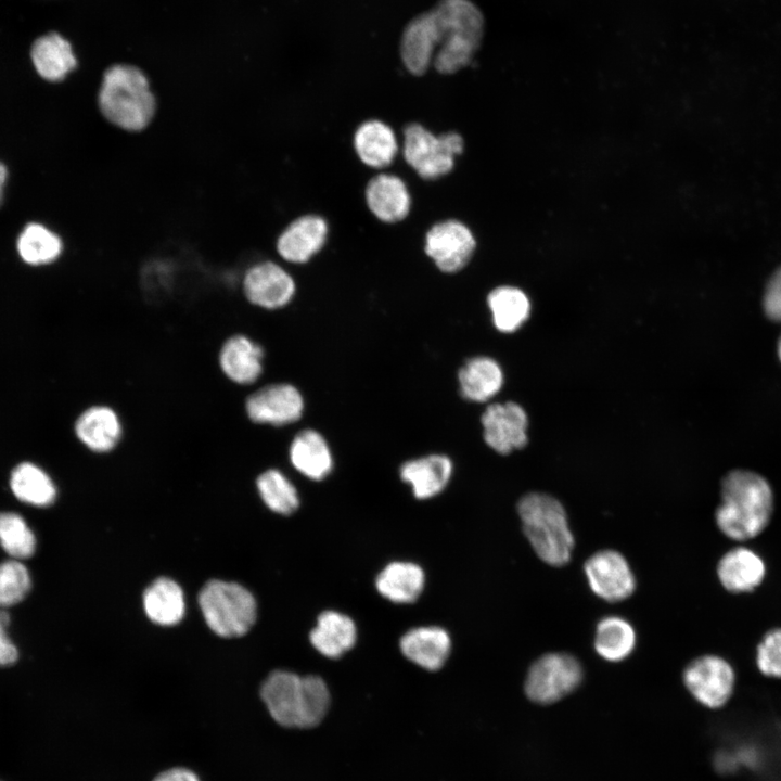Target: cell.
<instances>
[{
  "label": "cell",
  "instance_id": "obj_1",
  "mask_svg": "<svg viewBox=\"0 0 781 781\" xmlns=\"http://www.w3.org/2000/svg\"><path fill=\"white\" fill-rule=\"evenodd\" d=\"M485 20L471 0H439L434 8L414 16L400 39V56L414 76L431 64L444 75L468 66L481 47Z\"/></svg>",
  "mask_w": 781,
  "mask_h": 781
},
{
  "label": "cell",
  "instance_id": "obj_2",
  "mask_svg": "<svg viewBox=\"0 0 781 781\" xmlns=\"http://www.w3.org/2000/svg\"><path fill=\"white\" fill-rule=\"evenodd\" d=\"M772 513L773 492L765 477L734 470L722 478L721 503L715 521L727 538L744 542L758 537L769 525Z\"/></svg>",
  "mask_w": 781,
  "mask_h": 781
},
{
  "label": "cell",
  "instance_id": "obj_3",
  "mask_svg": "<svg viewBox=\"0 0 781 781\" xmlns=\"http://www.w3.org/2000/svg\"><path fill=\"white\" fill-rule=\"evenodd\" d=\"M260 697L271 717L287 728L317 726L330 705L328 687L320 677H300L285 670H274L267 677Z\"/></svg>",
  "mask_w": 781,
  "mask_h": 781
},
{
  "label": "cell",
  "instance_id": "obj_4",
  "mask_svg": "<svg viewBox=\"0 0 781 781\" xmlns=\"http://www.w3.org/2000/svg\"><path fill=\"white\" fill-rule=\"evenodd\" d=\"M98 104L106 120L127 131L146 128L156 111L146 76L128 64H115L105 71Z\"/></svg>",
  "mask_w": 781,
  "mask_h": 781
},
{
  "label": "cell",
  "instance_id": "obj_5",
  "mask_svg": "<svg viewBox=\"0 0 781 781\" xmlns=\"http://www.w3.org/2000/svg\"><path fill=\"white\" fill-rule=\"evenodd\" d=\"M517 512L523 532L539 559L552 566L567 564L574 548V536L561 502L542 492L521 498Z\"/></svg>",
  "mask_w": 781,
  "mask_h": 781
},
{
  "label": "cell",
  "instance_id": "obj_6",
  "mask_svg": "<svg viewBox=\"0 0 781 781\" xmlns=\"http://www.w3.org/2000/svg\"><path fill=\"white\" fill-rule=\"evenodd\" d=\"M199 603L208 627L223 638L245 635L257 617L253 594L235 582L208 581L200 592Z\"/></svg>",
  "mask_w": 781,
  "mask_h": 781
},
{
  "label": "cell",
  "instance_id": "obj_7",
  "mask_svg": "<svg viewBox=\"0 0 781 781\" xmlns=\"http://www.w3.org/2000/svg\"><path fill=\"white\" fill-rule=\"evenodd\" d=\"M462 151L463 139L457 132L434 136L419 124H410L404 130V157L423 179L448 174L454 156Z\"/></svg>",
  "mask_w": 781,
  "mask_h": 781
},
{
  "label": "cell",
  "instance_id": "obj_8",
  "mask_svg": "<svg viewBox=\"0 0 781 781\" xmlns=\"http://www.w3.org/2000/svg\"><path fill=\"white\" fill-rule=\"evenodd\" d=\"M582 680V668L568 653H547L529 667L524 682L526 696L537 704H552L572 693Z\"/></svg>",
  "mask_w": 781,
  "mask_h": 781
},
{
  "label": "cell",
  "instance_id": "obj_9",
  "mask_svg": "<svg viewBox=\"0 0 781 781\" xmlns=\"http://www.w3.org/2000/svg\"><path fill=\"white\" fill-rule=\"evenodd\" d=\"M683 682L689 693L701 705L718 709L733 695L737 676L732 665L724 657L705 654L692 660L683 670Z\"/></svg>",
  "mask_w": 781,
  "mask_h": 781
},
{
  "label": "cell",
  "instance_id": "obj_10",
  "mask_svg": "<svg viewBox=\"0 0 781 781\" xmlns=\"http://www.w3.org/2000/svg\"><path fill=\"white\" fill-rule=\"evenodd\" d=\"M300 392L289 383L263 386L244 402L245 414L255 424L284 426L298 421L304 412Z\"/></svg>",
  "mask_w": 781,
  "mask_h": 781
},
{
  "label": "cell",
  "instance_id": "obj_11",
  "mask_svg": "<svg viewBox=\"0 0 781 781\" xmlns=\"http://www.w3.org/2000/svg\"><path fill=\"white\" fill-rule=\"evenodd\" d=\"M584 571L591 590L605 601L618 602L635 591L633 573L624 555L615 550L593 553L585 562Z\"/></svg>",
  "mask_w": 781,
  "mask_h": 781
},
{
  "label": "cell",
  "instance_id": "obj_12",
  "mask_svg": "<svg viewBox=\"0 0 781 781\" xmlns=\"http://www.w3.org/2000/svg\"><path fill=\"white\" fill-rule=\"evenodd\" d=\"M476 242L470 229L458 220L434 225L426 234V254L439 270L453 273L470 261Z\"/></svg>",
  "mask_w": 781,
  "mask_h": 781
},
{
  "label": "cell",
  "instance_id": "obj_13",
  "mask_svg": "<svg viewBox=\"0 0 781 781\" xmlns=\"http://www.w3.org/2000/svg\"><path fill=\"white\" fill-rule=\"evenodd\" d=\"M485 443L500 454L527 444V414L513 401L489 405L481 418Z\"/></svg>",
  "mask_w": 781,
  "mask_h": 781
},
{
  "label": "cell",
  "instance_id": "obj_14",
  "mask_svg": "<svg viewBox=\"0 0 781 781\" xmlns=\"http://www.w3.org/2000/svg\"><path fill=\"white\" fill-rule=\"evenodd\" d=\"M246 299L263 309L274 310L286 306L295 294L293 278L279 265L264 261L252 266L243 278Z\"/></svg>",
  "mask_w": 781,
  "mask_h": 781
},
{
  "label": "cell",
  "instance_id": "obj_15",
  "mask_svg": "<svg viewBox=\"0 0 781 781\" xmlns=\"http://www.w3.org/2000/svg\"><path fill=\"white\" fill-rule=\"evenodd\" d=\"M265 351L260 344L239 333L225 340L218 351L222 374L238 385H252L263 374Z\"/></svg>",
  "mask_w": 781,
  "mask_h": 781
},
{
  "label": "cell",
  "instance_id": "obj_16",
  "mask_svg": "<svg viewBox=\"0 0 781 781\" xmlns=\"http://www.w3.org/2000/svg\"><path fill=\"white\" fill-rule=\"evenodd\" d=\"M77 439L94 453L113 451L120 443L124 428L117 411L107 405L85 409L74 423Z\"/></svg>",
  "mask_w": 781,
  "mask_h": 781
},
{
  "label": "cell",
  "instance_id": "obj_17",
  "mask_svg": "<svg viewBox=\"0 0 781 781\" xmlns=\"http://www.w3.org/2000/svg\"><path fill=\"white\" fill-rule=\"evenodd\" d=\"M716 574L727 591L735 594L748 593L763 584L767 566L755 550L737 546L719 559Z\"/></svg>",
  "mask_w": 781,
  "mask_h": 781
},
{
  "label": "cell",
  "instance_id": "obj_18",
  "mask_svg": "<svg viewBox=\"0 0 781 781\" xmlns=\"http://www.w3.org/2000/svg\"><path fill=\"white\" fill-rule=\"evenodd\" d=\"M328 226L316 215L302 216L291 222L277 242L279 255L295 264L308 261L325 242Z\"/></svg>",
  "mask_w": 781,
  "mask_h": 781
},
{
  "label": "cell",
  "instance_id": "obj_19",
  "mask_svg": "<svg viewBox=\"0 0 781 781\" xmlns=\"http://www.w3.org/2000/svg\"><path fill=\"white\" fill-rule=\"evenodd\" d=\"M293 468L304 476L321 481L333 468V458L324 437L312 428L298 432L289 448Z\"/></svg>",
  "mask_w": 781,
  "mask_h": 781
},
{
  "label": "cell",
  "instance_id": "obj_20",
  "mask_svg": "<svg viewBox=\"0 0 781 781\" xmlns=\"http://www.w3.org/2000/svg\"><path fill=\"white\" fill-rule=\"evenodd\" d=\"M452 470L450 458L430 454L405 462L400 468V477L411 485L415 498L428 499L443 491L450 481Z\"/></svg>",
  "mask_w": 781,
  "mask_h": 781
},
{
  "label": "cell",
  "instance_id": "obj_21",
  "mask_svg": "<svg viewBox=\"0 0 781 781\" xmlns=\"http://www.w3.org/2000/svg\"><path fill=\"white\" fill-rule=\"evenodd\" d=\"M370 210L382 221L402 220L410 209V195L404 181L394 175L372 178L366 189Z\"/></svg>",
  "mask_w": 781,
  "mask_h": 781
},
{
  "label": "cell",
  "instance_id": "obj_22",
  "mask_svg": "<svg viewBox=\"0 0 781 781\" xmlns=\"http://www.w3.org/2000/svg\"><path fill=\"white\" fill-rule=\"evenodd\" d=\"M402 654L427 670H437L446 662L451 649L448 633L439 627H420L408 631L400 640Z\"/></svg>",
  "mask_w": 781,
  "mask_h": 781
},
{
  "label": "cell",
  "instance_id": "obj_23",
  "mask_svg": "<svg viewBox=\"0 0 781 781\" xmlns=\"http://www.w3.org/2000/svg\"><path fill=\"white\" fill-rule=\"evenodd\" d=\"M461 395L470 401L485 402L503 385V372L496 360L486 356L469 359L458 373Z\"/></svg>",
  "mask_w": 781,
  "mask_h": 781
},
{
  "label": "cell",
  "instance_id": "obj_24",
  "mask_svg": "<svg viewBox=\"0 0 781 781\" xmlns=\"http://www.w3.org/2000/svg\"><path fill=\"white\" fill-rule=\"evenodd\" d=\"M30 56L37 73L53 82L63 80L77 65L71 43L56 33L39 37Z\"/></svg>",
  "mask_w": 781,
  "mask_h": 781
},
{
  "label": "cell",
  "instance_id": "obj_25",
  "mask_svg": "<svg viewBox=\"0 0 781 781\" xmlns=\"http://www.w3.org/2000/svg\"><path fill=\"white\" fill-rule=\"evenodd\" d=\"M357 630L346 615L327 611L319 615L317 626L310 632V642L317 651L330 658H337L351 649Z\"/></svg>",
  "mask_w": 781,
  "mask_h": 781
},
{
  "label": "cell",
  "instance_id": "obj_26",
  "mask_svg": "<svg viewBox=\"0 0 781 781\" xmlns=\"http://www.w3.org/2000/svg\"><path fill=\"white\" fill-rule=\"evenodd\" d=\"M355 150L368 166L382 168L395 158L398 145L393 130L380 120H368L356 131Z\"/></svg>",
  "mask_w": 781,
  "mask_h": 781
},
{
  "label": "cell",
  "instance_id": "obj_27",
  "mask_svg": "<svg viewBox=\"0 0 781 781\" xmlns=\"http://www.w3.org/2000/svg\"><path fill=\"white\" fill-rule=\"evenodd\" d=\"M10 488L20 501L35 507L51 505L56 498V487L51 476L29 461L21 462L12 470Z\"/></svg>",
  "mask_w": 781,
  "mask_h": 781
},
{
  "label": "cell",
  "instance_id": "obj_28",
  "mask_svg": "<svg viewBox=\"0 0 781 781\" xmlns=\"http://www.w3.org/2000/svg\"><path fill=\"white\" fill-rule=\"evenodd\" d=\"M375 585L384 598L396 603H410L423 589L424 573L413 563L395 562L380 573Z\"/></svg>",
  "mask_w": 781,
  "mask_h": 781
},
{
  "label": "cell",
  "instance_id": "obj_29",
  "mask_svg": "<svg viewBox=\"0 0 781 781\" xmlns=\"http://www.w3.org/2000/svg\"><path fill=\"white\" fill-rule=\"evenodd\" d=\"M143 606L152 622L164 626L175 625L184 614L182 589L169 578H158L144 591Z\"/></svg>",
  "mask_w": 781,
  "mask_h": 781
},
{
  "label": "cell",
  "instance_id": "obj_30",
  "mask_svg": "<svg viewBox=\"0 0 781 781\" xmlns=\"http://www.w3.org/2000/svg\"><path fill=\"white\" fill-rule=\"evenodd\" d=\"M492 321L504 333L516 331L528 318L530 304L523 291L513 286H499L487 297Z\"/></svg>",
  "mask_w": 781,
  "mask_h": 781
},
{
  "label": "cell",
  "instance_id": "obj_31",
  "mask_svg": "<svg viewBox=\"0 0 781 781\" xmlns=\"http://www.w3.org/2000/svg\"><path fill=\"white\" fill-rule=\"evenodd\" d=\"M635 645L636 632L626 619L607 616L598 623L594 649L602 658L610 662L623 661L633 651Z\"/></svg>",
  "mask_w": 781,
  "mask_h": 781
},
{
  "label": "cell",
  "instance_id": "obj_32",
  "mask_svg": "<svg viewBox=\"0 0 781 781\" xmlns=\"http://www.w3.org/2000/svg\"><path fill=\"white\" fill-rule=\"evenodd\" d=\"M16 247L26 264L40 266L56 260L62 253L63 244L60 236L47 227L31 222L20 233Z\"/></svg>",
  "mask_w": 781,
  "mask_h": 781
},
{
  "label": "cell",
  "instance_id": "obj_33",
  "mask_svg": "<svg viewBox=\"0 0 781 781\" xmlns=\"http://www.w3.org/2000/svg\"><path fill=\"white\" fill-rule=\"evenodd\" d=\"M256 487L264 503L273 512L289 515L299 505L295 486L278 469H268L256 478Z\"/></svg>",
  "mask_w": 781,
  "mask_h": 781
},
{
  "label": "cell",
  "instance_id": "obj_34",
  "mask_svg": "<svg viewBox=\"0 0 781 781\" xmlns=\"http://www.w3.org/2000/svg\"><path fill=\"white\" fill-rule=\"evenodd\" d=\"M0 545L15 559H26L36 549V538L25 520L14 512L0 513Z\"/></svg>",
  "mask_w": 781,
  "mask_h": 781
},
{
  "label": "cell",
  "instance_id": "obj_35",
  "mask_svg": "<svg viewBox=\"0 0 781 781\" xmlns=\"http://www.w3.org/2000/svg\"><path fill=\"white\" fill-rule=\"evenodd\" d=\"M31 587L28 569L15 560L0 564V607L21 602Z\"/></svg>",
  "mask_w": 781,
  "mask_h": 781
},
{
  "label": "cell",
  "instance_id": "obj_36",
  "mask_svg": "<svg viewBox=\"0 0 781 781\" xmlns=\"http://www.w3.org/2000/svg\"><path fill=\"white\" fill-rule=\"evenodd\" d=\"M755 662L761 675L781 679V627L764 633L756 648Z\"/></svg>",
  "mask_w": 781,
  "mask_h": 781
},
{
  "label": "cell",
  "instance_id": "obj_37",
  "mask_svg": "<svg viewBox=\"0 0 781 781\" xmlns=\"http://www.w3.org/2000/svg\"><path fill=\"white\" fill-rule=\"evenodd\" d=\"M764 309L771 320L781 322V267L773 273L767 284Z\"/></svg>",
  "mask_w": 781,
  "mask_h": 781
},
{
  "label": "cell",
  "instance_id": "obj_38",
  "mask_svg": "<svg viewBox=\"0 0 781 781\" xmlns=\"http://www.w3.org/2000/svg\"><path fill=\"white\" fill-rule=\"evenodd\" d=\"M10 624V615L3 609H0V666L13 664L18 656L17 649L10 640L7 628Z\"/></svg>",
  "mask_w": 781,
  "mask_h": 781
},
{
  "label": "cell",
  "instance_id": "obj_39",
  "mask_svg": "<svg viewBox=\"0 0 781 781\" xmlns=\"http://www.w3.org/2000/svg\"><path fill=\"white\" fill-rule=\"evenodd\" d=\"M153 781H201L199 776L191 769L174 767L158 773Z\"/></svg>",
  "mask_w": 781,
  "mask_h": 781
},
{
  "label": "cell",
  "instance_id": "obj_40",
  "mask_svg": "<svg viewBox=\"0 0 781 781\" xmlns=\"http://www.w3.org/2000/svg\"><path fill=\"white\" fill-rule=\"evenodd\" d=\"M7 178H8V169L2 163H0V204L3 199V188L5 184Z\"/></svg>",
  "mask_w": 781,
  "mask_h": 781
},
{
  "label": "cell",
  "instance_id": "obj_41",
  "mask_svg": "<svg viewBox=\"0 0 781 781\" xmlns=\"http://www.w3.org/2000/svg\"><path fill=\"white\" fill-rule=\"evenodd\" d=\"M778 355H779V358H780V360H781V336H780L779 342H778Z\"/></svg>",
  "mask_w": 781,
  "mask_h": 781
}]
</instances>
